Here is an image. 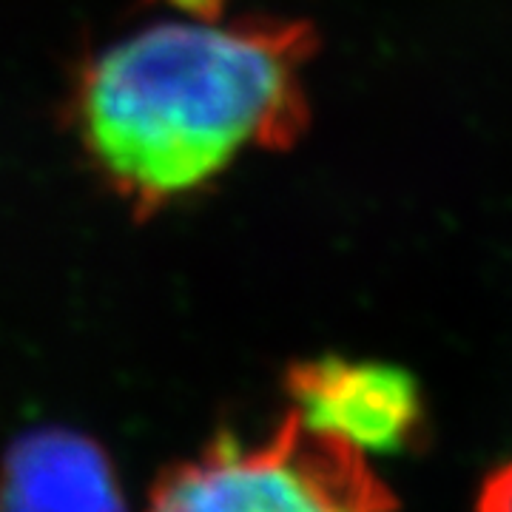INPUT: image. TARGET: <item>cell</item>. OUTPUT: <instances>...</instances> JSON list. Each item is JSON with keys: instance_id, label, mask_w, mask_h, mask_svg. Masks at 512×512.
<instances>
[{"instance_id": "cell-6", "label": "cell", "mask_w": 512, "mask_h": 512, "mask_svg": "<svg viewBox=\"0 0 512 512\" xmlns=\"http://www.w3.org/2000/svg\"><path fill=\"white\" fill-rule=\"evenodd\" d=\"M168 3H174V6H177L183 15H188V18L214 20L220 18L222 3H225V0H168Z\"/></svg>"}, {"instance_id": "cell-5", "label": "cell", "mask_w": 512, "mask_h": 512, "mask_svg": "<svg viewBox=\"0 0 512 512\" xmlns=\"http://www.w3.org/2000/svg\"><path fill=\"white\" fill-rule=\"evenodd\" d=\"M478 512H512V464L498 470L481 490Z\"/></svg>"}, {"instance_id": "cell-3", "label": "cell", "mask_w": 512, "mask_h": 512, "mask_svg": "<svg viewBox=\"0 0 512 512\" xmlns=\"http://www.w3.org/2000/svg\"><path fill=\"white\" fill-rule=\"evenodd\" d=\"M293 407L362 450H393L410 439L419 402L410 379L382 365L316 362L291 373Z\"/></svg>"}, {"instance_id": "cell-1", "label": "cell", "mask_w": 512, "mask_h": 512, "mask_svg": "<svg viewBox=\"0 0 512 512\" xmlns=\"http://www.w3.org/2000/svg\"><path fill=\"white\" fill-rule=\"evenodd\" d=\"M311 52L302 23L154 20L80 66L69 123L97 177L143 217L248 151L291 146L308 123Z\"/></svg>"}, {"instance_id": "cell-4", "label": "cell", "mask_w": 512, "mask_h": 512, "mask_svg": "<svg viewBox=\"0 0 512 512\" xmlns=\"http://www.w3.org/2000/svg\"><path fill=\"white\" fill-rule=\"evenodd\" d=\"M0 512H126L106 453L77 433L20 439L0 467Z\"/></svg>"}, {"instance_id": "cell-2", "label": "cell", "mask_w": 512, "mask_h": 512, "mask_svg": "<svg viewBox=\"0 0 512 512\" xmlns=\"http://www.w3.org/2000/svg\"><path fill=\"white\" fill-rule=\"evenodd\" d=\"M396 498L365 450L296 407L256 444L220 439L165 473L148 512H393Z\"/></svg>"}]
</instances>
